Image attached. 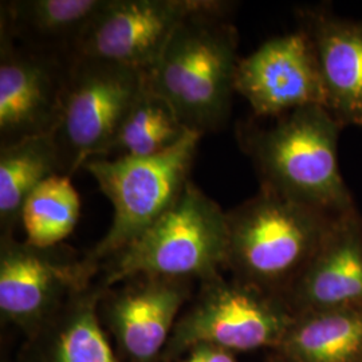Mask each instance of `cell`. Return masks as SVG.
<instances>
[{
	"label": "cell",
	"instance_id": "cell-1",
	"mask_svg": "<svg viewBox=\"0 0 362 362\" xmlns=\"http://www.w3.org/2000/svg\"><path fill=\"white\" fill-rule=\"evenodd\" d=\"M231 3L208 0L175 31L146 74V86L167 100L182 124L202 136L228 118L239 64Z\"/></svg>",
	"mask_w": 362,
	"mask_h": 362
},
{
	"label": "cell",
	"instance_id": "cell-2",
	"mask_svg": "<svg viewBox=\"0 0 362 362\" xmlns=\"http://www.w3.org/2000/svg\"><path fill=\"white\" fill-rule=\"evenodd\" d=\"M266 128L240 130V145L257 169L260 189L332 216L354 209L338 164L342 125L325 106L275 117Z\"/></svg>",
	"mask_w": 362,
	"mask_h": 362
},
{
	"label": "cell",
	"instance_id": "cell-3",
	"mask_svg": "<svg viewBox=\"0 0 362 362\" xmlns=\"http://www.w3.org/2000/svg\"><path fill=\"white\" fill-rule=\"evenodd\" d=\"M337 218L260 189L227 212V264L239 281L276 296L287 293Z\"/></svg>",
	"mask_w": 362,
	"mask_h": 362
},
{
	"label": "cell",
	"instance_id": "cell-4",
	"mask_svg": "<svg viewBox=\"0 0 362 362\" xmlns=\"http://www.w3.org/2000/svg\"><path fill=\"white\" fill-rule=\"evenodd\" d=\"M228 259L227 212L189 181L176 203L115 257L101 286L137 276L206 281Z\"/></svg>",
	"mask_w": 362,
	"mask_h": 362
},
{
	"label": "cell",
	"instance_id": "cell-5",
	"mask_svg": "<svg viewBox=\"0 0 362 362\" xmlns=\"http://www.w3.org/2000/svg\"><path fill=\"white\" fill-rule=\"evenodd\" d=\"M200 140L191 132L160 155L91 158L83 165L113 206L112 226L89 260L97 264L115 257L176 203L191 181Z\"/></svg>",
	"mask_w": 362,
	"mask_h": 362
},
{
	"label": "cell",
	"instance_id": "cell-6",
	"mask_svg": "<svg viewBox=\"0 0 362 362\" xmlns=\"http://www.w3.org/2000/svg\"><path fill=\"white\" fill-rule=\"evenodd\" d=\"M145 74L91 58H73L59 122L52 136L64 175L104 158L125 117L143 93Z\"/></svg>",
	"mask_w": 362,
	"mask_h": 362
},
{
	"label": "cell",
	"instance_id": "cell-7",
	"mask_svg": "<svg viewBox=\"0 0 362 362\" xmlns=\"http://www.w3.org/2000/svg\"><path fill=\"white\" fill-rule=\"evenodd\" d=\"M294 321L279 296L218 274L203 281L194 308L175 329L170 350L212 345L247 351L281 345Z\"/></svg>",
	"mask_w": 362,
	"mask_h": 362
},
{
	"label": "cell",
	"instance_id": "cell-8",
	"mask_svg": "<svg viewBox=\"0 0 362 362\" xmlns=\"http://www.w3.org/2000/svg\"><path fill=\"white\" fill-rule=\"evenodd\" d=\"M71 61L0 34V148L54 133Z\"/></svg>",
	"mask_w": 362,
	"mask_h": 362
},
{
	"label": "cell",
	"instance_id": "cell-9",
	"mask_svg": "<svg viewBox=\"0 0 362 362\" xmlns=\"http://www.w3.org/2000/svg\"><path fill=\"white\" fill-rule=\"evenodd\" d=\"M89 258L78 262L59 247L39 248L1 236L0 310L15 324L43 321L88 288L95 270Z\"/></svg>",
	"mask_w": 362,
	"mask_h": 362
},
{
	"label": "cell",
	"instance_id": "cell-10",
	"mask_svg": "<svg viewBox=\"0 0 362 362\" xmlns=\"http://www.w3.org/2000/svg\"><path fill=\"white\" fill-rule=\"evenodd\" d=\"M235 93L259 117L284 116L306 106H325L326 91L315 49L300 27L274 37L239 59Z\"/></svg>",
	"mask_w": 362,
	"mask_h": 362
},
{
	"label": "cell",
	"instance_id": "cell-11",
	"mask_svg": "<svg viewBox=\"0 0 362 362\" xmlns=\"http://www.w3.org/2000/svg\"><path fill=\"white\" fill-rule=\"evenodd\" d=\"M208 0H107L74 58H91L146 74L181 23Z\"/></svg>",
	"mask_w": 362,
	"mask_h": 362
},
{
	"label": "cell",
	"instance_id": "cell-12",
	"mask_svg": "<svg viewBox=\"0 0 362 362\" xmlns=\"http://www.w3.org/2000/svg\"><path fill=\"white\" fill-rule=\"evenodd\" d=\"M287 296L302 314L362 308V219L357 208L334 220Z\"/></svg>",
	"mask_w": 362,
	"mask_h": 362
},
{
	"label": "cell",
	"instance_id": "cell-13",
	"mask_svg": "<svg viewBox=\"0 0 362 362\" xmlns=\"http://www.w3.org/2000/svg\"><path fill=\"white\" fill-rule=\"evenodd\" d=\"M191 279L137 276L107 302L112 326L133 360L151 361L164 346L176 315L189 296Z\"/></svg>",
	"mask_w": 362,
	"mask_h": 362
},
{
	"label": "cell",
	"instance_id": "cell-14",
	"mask_svg": "<svg viewBox=\"0 0 362 362\" xmlns=\"http://www.w3.org/2000/svg\"><path fill=\"white\" fill-rule=\"evenodd\" d=\"M300 19L318 58L326 109L342 127H362V21L318 8Z\"/></svg>",
	"mask_w": 362,
	"mask_h": 362
},
{
	"label": "cell",
	"instance_id": "cell-15",
	"mask_svg": "<svg viewBox=\"0 0 362 362\" xmlns=\"http://www.w3.org/2000/svg\"><path fill=\"white\" fill-rule=\"evenodd\" d=\"M0 4L1 35L73 59L107 0H8Z\"/></svg>",
	"mask_w": 362,
	"mask_h": 362
},
{
	"label": "cell",
	"instance_id": "cell-16",
	"mask_svg": "<svg viewBox=\"0 0 362 362\" xmlns=\"http://www.w3.org/2000/svg\"><path fill=\"white\" fill-rule=\"evenodd\" d=\"M55 175H64V165L52 134L0 148L1 236H13L30 194Z\"/></svg>",
	"mask_w": 362,
	"mask_h": 362
},
{
	"label": "cell",
	"instance_id": "cell-17",
	"mask_svg": "<svg viewBox=\"0 0 362 362\" xmlns=\"http://www.w3.org/2000/svg\"><path fill=\"white\" fill-rule=\"evenodd\" d=\"M281 348L294 362H362V308L305 313Z\"/></svg>",
	"mask_w": 362,
	"mask_h": 362
},
{
	"label": "cell",
	"instance_id": "cell-18",
	"mask_svg": "<svg viewBox=\"0 0 362 362\" xmlns=\"http://www.w3.org/2000/svg\"><path fill=\"white\" fill-rule=\"evenodd\" d=\"M191 132L172 105L145 85L104 158L160 155L176 146Z\"/></svg>",
	"mask_w": 362,
	"mask_h": 362
},
{
	"label": "cell",
	"instance_id": "cell-19",
	"mask_svg": "<svg viewBox=\"0 0 362 362\" xmlns=\"http://www.w3.org/2000/svg\"><path fill=\"white\" fill-rule=\"evenodd\" d=\"M79 214L81 199L69 176L55 175L43 181L22 209L27 243L39 248L58 246L73 233Z\"/></svg>",
	"mask_w": 362,
	"mask_h": 362
},
{
	"label": "cell",
	"instance_id": "cell-20",
	"mask_svg": "<svg viewBox=\"0 0 362 362\" xmlns=\"http://www.w3.org/2000/svg\"><path fill=\"white\" fill-rule=\"evenodd\" d=\"M103 293L85 288L69 302L52 345V362H117L98 322L97 303Z\"/></svg>",
	"mask_w": 362,
	"mask_h": 362
},
{
	"label": "cell",
	"instance_id": "cell-21",
	"mask_svg": "<svg viewBox=\"0 0 362 362\" xmlns=\"http://www.w3.org/2000/svg\"><path fill=\"white\" fill-rule=\"evenodd\" d=\"M182 362H235L231 351L212 345H199L189 350Z\"/></svg>",
	"mask_w": 362,
	"mask_h": 362
}]
</instances>
